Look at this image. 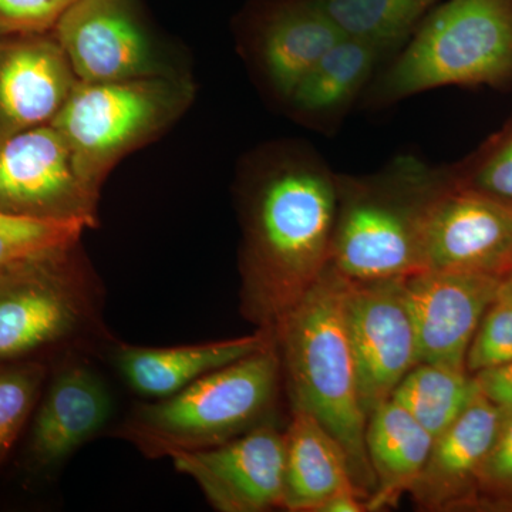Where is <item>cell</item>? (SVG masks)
<instances>
[{
	"label": "cell",
	"instance_id": "obj_18",
	"mask_svg": "<svg viewBox=\"0 0 512 512\" xmlns=\"http://www.w3.org/2000/svg\"><path fill=\"white\" fill-rule=\"evenodd\" d=\"M316 0H281L266 13L259 53L269 82L291 96L316 63L342 39Z\"/></svg>",
	"mask_w": 512,
	"mask_h": 512
},
{
	"label": "cell",
	"instance_id": "obj_5",
	"mask_svg": "<svg viewBox=\"0 0 512 512\" xmlns=\"http://www.w3.org/2000/svg\"><path fill=\"white\" fill-rule=\"evenodd\" d=\"M512 77V0H446L377 80L370 99L389 104L443 86Z\"/></svg>",
	"mask_w": 512,
	"mask_h": 512
},
{
	"label": "cell",
	"instance_id": "obj_24",
	"mask_svg": "<svg viewBox=\"0 0 512 512\" xmlns=\"http://www.w3.org/2000/svg\"><path fill=\"white\" fill-rule=\"evenodd\" d=\"M83 220L35 217L0 208V268L25 264L79 245Z\"/></svg>",
	"mask_w": 512,
	"mask_h": 512
},
{
	"label": "cell",
	"instance_id": "obj_1",
	"mask_svg": "<svg viewBox=\"0 0 512 512\" xmlns=\"http://www.w3.org/2000/svg\"><path fill=\"white\" fill-rule=\"evenodd\" d=\"M338 214L336 174L292 151L266 165L248 192L242 248L245 315L274 333L330 264Z\"/></svg>",
	"mask_w": 512,
	"mask_h": 512
},
{
	"label": "cell",
	"instance_id": "obj_25",
	"mask_svg": "<svg viewBox=\"0 0 512 512\" xmlns=\"http://www.w3.org/2000/svg\"><path fill=\"white\" fill-rule=\"evenodd\" d=\"M46 373V366L33 360L0 363V466L28 423Z\"/></svg>",
	"mask_w": 512,
	"mask_h": 512
},
{
	"label": "cell",
	"instance_id": "obj_10",
	"mask_svg": "<svg viewBox=\"0 0 512 512\" xmlns=\"http://www.w3.org/2000/svg\"><path fill=\"white\" fill-rule=\"evenodd\" d=\"M403 279L349 281L346 320L367 419L420 363Z\"/></svg>",
	"mask_w": 512,
	"mask_h": 512
},
{
	"label": "cell",
	"instance_id": "obj_31",
	"mask_svg": "<svg viewBox=\"0 0 512 512\" xmlns=\"http://www.w3.org/2000/svg\"><path fill=\"white\" fill-rule=\"evenodd\" d=\"M504 284L512 291V271L507 275V278L504 279Z\"/></svg>",
	"mask_w": 512,
	"mask_h": 512
},
{
	"label": "cell",
	"instance_id": "obj_3",
	"mask_svg": "<svg viewBox=\"0 0 512 512\" xmlns=\"http://www.w3.org/2000/svg\"><path fill=\"white\" fill-rule=\"evenodd\" d=\"M451 178L412 156L397 157L366 177L336 175L338 214L330 265L353 282L423 271L427 210Z\"/></svg>",
	"mask_w": 512,
	"mask_h": 512
},
{
	"label": "cell",
	"instance_id": "obj_30",
	"mask_svg": "<svg viewBox=\"0 0 512 512\" xmlns=\"http://www.w3.org/2000/svg\"><path fill=\"white\" fill-rule=\"evenodd\" d=\"M478 392L503 413L512 412V362L474 373Z\"/></svg>",
	"mask_w": 512,
	"mask_h": 512
},
{
	"label": "cell",
	"instance_id": "obj_29",
	"mask_svg": "<svg viewBox=\"0 0 512 512\" xmlns=\"http://www.w3.org/2000/svg\"><path fill=\"white\" fill-rule=\"evenodd\" d=\"M493 495H512V412L503 413L493 444L480 473L477 491Z\"/></svg>",
	"mask_w": 512,
	"mask_h": 512
},
{
	"label": "cell",
	"instance_id": "obj_17",
	"mask_svg": "<svg viewBox=\"0 0 512 512\" xmlns=\"http://www.w3.org/2000/svg\"><path fill=\"white\" fill-rule=\"evenodd\" d=\"M274 342V335L259 330L242 336L198 345L146 348L121 345L114 362L124 382L148 399H164L221 367L244 359Z\"/></svg>",
	"mask_w": 512,
	"mask_h": 512
},
{
	"label": "cell",
	"instance_id": "obj_13",
	"mask_svg": "<svg viewBox=\"0 0 512 512\" xmlns=\"http://www.w3.org/2000/svg\"><path fill=\"white\" fill-rule=\"evenodd\" d=\"M504 279L424 269L403 279L420 363L466 370L471 340Z\"/></svg>",
	"mask_w": 512,
	"mask_h": 512
},
{
	"label": "cell",
	"instance_id": "obj_28",
	"mask_svg": "<svg viewBox=\"0 0 512 512\" xmlns=\"http://www.w3.org/2000/svg\"><path fill=\"white\" fill-rule=\"evenodd\" d=\"M72 3L73 0H0V33L32 35L55 28Z\"/></svg>",
	"mask_w": 512,
	"mask_h": 512
},
{
	"label": "cell",
	"instance_id": "obj_22",
	"mask_svg": "<svg viewBox=\"0 0 512 512\" xmlns=\"http://www.w3.org/2000/svg\"><path fill=\"white\" fill-rule=\"evenodd\" d=\"M477 393L473 375L466 370L419 363L404 376L390 399L436 439L470 406Z\"/></svg>",
	"mask_w": 512,
	"mask_h": 512
},
{
	"label": "cell",
	"instance_id": "obj_9",
	"mask_svg": "<svg viewBox=\"0 0 512 512\" xmlns=\"http://www.w3.org/2000/svg\"><path fill=\"white\" fill-rule=\"evenodd\" d=\"M424 269L507 278L512 271V207L451 178L424 220Z\"/></svg>",
	"mask_w": 512,
	"mask_h": 512
},
{
	"label": "cell",
	"instance_id": "obj_6",
	"mask_svg": "<svg viewBox=\"0 0 512 512\" xmlns=\"http://www.w3.org/2000/svg\"><path fill=\"white\" fill-rule=\"evenodd\" d=\"M194 87L181 74L116 82H77L53 119L84 185L100 197L114 165L160 136L190 106Z\"/></svg>",
	"mask_w": 512,
	"mask_h": 512
},
{
	"label": "cell",
	"instance_id": "obj_2",
	"mask_svg": "<svg viewBox=\"0 0 512 512\" xmlns=\"http://www.w3.org/2000/svg\"><path fill=\"white\" fill-rule=\"evenodd\" d=\"M349 279L332 265L274 330L293 409L311 414L338 440L356 487L375 493L366 450L367 414L360 399L346 320Z\"/></svg>",
	"mask_w": 512,
	"mask_h": 512
},
{
	"label": "cell",
	"instance_id": "obj_12",
	"mask_svg": "<svg viewBox=\"0 0 512 512\" xmlns=\"http://www.w3.org/2000/svg\"><path fill=\"white\" fill-rule=\"evenodd\" d=\"M99 197L84 185L53 124L0 141V208L35 217L96 225Z\"/></svg>",
	"mask_w": 512,
	"mask_h": 512
},
{
	"label": "cell",
	"instance_id": "obj_16",
	"mask_svg": "<svg viewBox=\"0 0 512 512\" xmlns=\"http://www.w3.org/2000/svg\"><path fill=\"white\" fill-rule=\"evenodd\" d=\"M113 400L90 367H63L37 410L29 454L36 466L55 467L96 437L109 423Z\"/></svg>",
	"mask_w": 512,
	"mask_h": 512
},
{
	"label": "cell",
	"instance_id": "obj_15",
	"mask_svg": "<svg viewBox=\"0 0 512 512\" xmlns=\"http://www.w3.org/2000/svg\"><path fill=\"white\" fill-rule=\"evenodd\" d=\"M501 417L503 412L478 392L461 416L434 439L423 470L409 488L420 507L436 511L470 503Z\"/></svg>",
	"mask_w": 512,
	"mask_h": 512
},
{
	"label": "cell",
	"instance_id": "obj_7",
	"mask_svg": "<svg viewBox=\"0 0 512 512\" xmlns=\"http://www.w3.org/2000/svg\"><path fill=\"white\" fill-rule=\"evenodd\" d=\"M77 247L0 268V363L66 342L93 322L96 292Z\"/></svg>",
	"mask_w": 512,
	"mask_h": 512
},
{
	"label": "cell",
	"instance_id": "obj_4",
	"mask_svg": "<svg viewBox=\"0 0 512 512\" xmlns=\"http://www.w3.org/2000/svg\"><path fill=\"white\" fill-rule=\"evenodd\" d=\"M281 357L271 345L131 412L120 437L148 457L217 446L261 424L274 402Z\"/></svg>",
	"mask_w": 512,
	"mask_h": 512
},
{
	"label": "cell",
	"instance_id": "obj_20",
	"mask_svg": "<svg viewBox=\"0 0 512 512\" xmlns=\"http://www.w3.org/2000/svg\"><path fill=\"white\" fill-rule=\"evenodd\" d=\"M434 437L403 406L389 399L377 406L366 427V450L375 474L367 510L392 504L409 491L429 458Z\"/></svg>",
	"mask_w": 512,
	"mask_h": 512
},
{
	"label": "cell",
	"instance_id": "obj_14",
	"mask_svg": "<svg viewBox=\"0 0 512 512\" xmlns=\"http://www.w3.org/2000/svg\"><path fill=\"white\" fill-rule=\"evenodd\" d=\"M77 82L56 37L0 45V141L52 123Z\"/></svg>",
	"mask_w": 512,
	"mask_h": 512
},
{
	"label": "cell",
	"instance_id": "obj_8",
	"mask_svg": "<svg viewBox=\"0 0 512 512\" xmlns=\"http://www.w3.org/2000/svg\"><path fill=\"white\" fill-rule=\"evenodd\" d=\"M55 37L79 82L175 74L136 0H73L56 22Z\"/></svg>",
	"mask_w": 512,
	"mask_h": 512
},
{
	"label": "cell",
	"instance_id": "obj_23",
	"mask_svg": "<svg viewBox=\"0 0 512 512\" xmlns=\"http://www.w3.org/2000/svg\"><path fill=\"white\" fill-rule=\"evenodd\" d=\"M343 37L386 53L402 43L440 0H316Z\"/></svg>",
	"mask_w": 512,
	"mask_h": 512
},
{
	"label": "cell",
	"instance_id": "obj_21",
	"mask_svg": "<svg viewBox=\"0 0 512 512\" xmlns=\"http://www.w3.org/2000/svg\"><path fill=\"white\" fill-rule=\"evenodd\" d=\"M384 53L359 40L342 37L303 77L289 100L306 114H330L348 106Z\"/></svg>",
	"mask_w": 512,
	"mask_h": 512
},
{
	"label": "cell",
	"instance_id": "obj_32",
	"mask_svg": "<svg viewBox=\"0 0 512 512\" xmlns=\"http://www.w3.org/2000/svg\"><path fill=\"white\" fill-rule=\"evenodd\" d=\"M510 500H511V505H512V495H511V497H510Z\"/></svg>",
	"mask_w": 512,
	"mask_h": 512
},
{
	"label": "cell",
	"instance_id": "obj_27",
	"mask_svg": "<svg viewBox=\"0 0 512 512\" xmlns=\"http://www.w3.org/2000/svg\"><path fill=\"white\" fill-rule=\"evenodd\" d=\"M456 180L512 207V131L481 158L468 177Z\"/></svg>",
	"mask_w": 512,
	"mask_h": 512
},
{
	"label": "cell",
	"instance_id": "obj_11",
	"mask_svg": "<svg viewBox=\"0 0 512 512\" xmlns=\"http://www.w3.org/2000/svg\"><path fill=\"white\" fill-rule=\"evenodd\" d=\"M170 458L217 511L284 508L285 434L274 424L261 423L217 446L178 451Z\"/></svg>",
	"mask_w": 512,
	"mask_h": 512
},
{
	"label": "cell",
	"instance_id": "obj_26",
	"mask_svg": "<svg viewBox=\"0 0 512 512\" xmlns=\"http://www.w3.org/2000/svg\"><path fill=\"white\" fill-rule=\"evenodd\" d=\"M512 362V291L504 284L487 309L468 348L470 375Z\"/></svg>",
	"mask_w": 512,
	"mask_h": 512
},
{
	"label": "cell",
	"instance_id": "obj_19",
	"mask_svg": "<svg viewBox=\"0 0 512 512\" xmlns=\"http://www.w3.org/2000/svg\"><path fill=\"white\" fill-rule=\"evenodd\" d=\"M352 488L359 490L338 440L311 414L293 409L285 433L284 508L316 512L330 497Z\"/></svg>",
	"mask_w": 512,
	"mask_h": 512
}]
</instances>
